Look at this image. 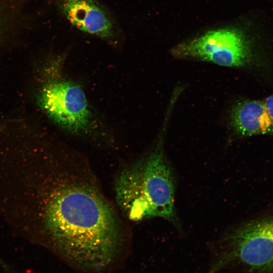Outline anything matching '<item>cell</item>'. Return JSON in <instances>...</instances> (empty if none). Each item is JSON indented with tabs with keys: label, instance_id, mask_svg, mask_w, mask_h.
Segmentation results:
<instances>
[{
	"label": "cell",
	"instance_id": "5",
	"mask_svg": "<svg viewBox=\"0 0 273 273\" xmlns=\"http://www.w3.org/2000/svg\"><path fill=\"white\" fill-rule=\"evenodd\" d=\"M171 54L178 58L197 59L229 67L246 66L252 59L247 38L234 29L210 31L178 44Z\"/></svg>",
	"mask_w": 273,
	"mask_h": 273
},
{
	"label": "cell",
	"instance_id": "3",
	"mask_svg": "<svg viewBox=\"0 0 273 273\" xmlns=\"http://www.w3.org/2000/svg\"><path fill=\"white\" fill-rule=\"evenodd\" d=\"M207 273L239 264L273 272V216L251 220L225 232L212 246Z\"/></svg>",
	"mask_w": 273,
	"mask_h": 273
},
{
	"label": "cell",
	"instance_id": "1",
	"mask_svg": "<svg viewBox=\"0 0 273 273\" xmlns=\"http://www.w3.org/2000/svg\"><path fill=\"white\" fill-rule=\"evenodd\" d=\"M42 180L40 218L53 247L82 265L102 266L114 258L122 238L117 216L86 162H48Z\"/></svg>",
	"mask_w": 273,
	"mask_h": 273
},
{
	"label": "cell",
	"instance_id": "7",
	"mask_svg": "<svg viewBox=\"0 0 273 273\" xmlns=\"http://www.w3.org/2000/svg\"><path fill=\"white\" fill-rule=\"evenodd\" d=\"M231 124L235 131L244 136L273 132L270 121L262 101L245 100L233 108Z\"/></svg>",
	"mask_w": 273,
	"mask_h": 273
},
{
	"label": "cell",
	"instance_id": "8",
	"mask_svg": "<svg viewBox=\"0 0 273 273\" xmlns=\"http://www.w3.org/2000/svg\"><path fill=\"white\" fill-rule=\"evenodd\" d=\"M262 101L266 112L273 124V94L266 98Z\"/></svg>",
	"mask_w": 273,
	"mask_h": 273
},
{
	"label": "cell",
	"instance_id": "4",
	"mask_svg": "<svg viewBox=\"0 0 273 273\" xmlns=\"http://www.w3.org/2000/svg\"><path fill=\"white\" fill-rule=\"evenodd\" d=\"M37 106L55 125L72 133L89 129L93 114L85 93L72 80L49 77L35 93Z\"/></svg>",
	"mask_w": 273,
	"mask_h": 273
},
{
	"label": "cell",
	"instance_id": "6",
	"mask_svg": "<svg viewBox=\"0 0 273 273\" xmlns=\"http://www.w3.org/2000/svg\"><path fill=\"white\" fill-rule=\"evenodd\" d=\"M64 16L77 29L105 39L116 34L114 23L106 9L97 0H58Z\"/></svg>",
	"mask_w": 273,
	"mask_h": 273
},
{
	"label": "cell",
	"instance_id": "2",
	"mask_svg": "<svg viewBox=\"0 0 273 273\" xmlns=\"http://www.w3.org/2000/svg\"><path fill=\"white\" fill-rule=\"evenodd\" d=\"M116 202L126 217H161L180 228L174 205L175 180L163 141L124 168L114 184Z\"/></svg>",
	"mask_w": 273,
	"mask_h": 273
}]
</instances>
